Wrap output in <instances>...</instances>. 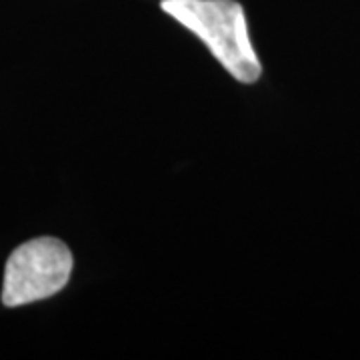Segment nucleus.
<instances>
[{
    "instance_id": "f257e3e1",
    "label": "nucleus",
    "mask_w": 360,
    "mask_h": 360,
    "mask_svg": "<svg viewBox=\"0 0 360 360\" xmlns=\"http://www.w3.org/2000/svg\"><path fill=\"white\" fill-rule=\"evenodd\" d=\"M160 8L202 40L232 78L245 84L260 78L245 8L236 0H162Z\"/></svg>"
},
{
    "instance_id": "f03ea898",
    "label": "nucleus",
    "mask_w": 360,
    "mask_h": 360,
    "mask_svg": "<svg viewBox=\"0 0 360 360\" xmlns=\"http://www.w3.org/2000/svg\"><path fill=\"white\" fill-rule=\"evenodd\" d=\"M72 264L70 248L58 238L42 236L20 245L4 269L2 304L14 309L60 292L70 278Z\"/></svg>"
}]
</instances>
